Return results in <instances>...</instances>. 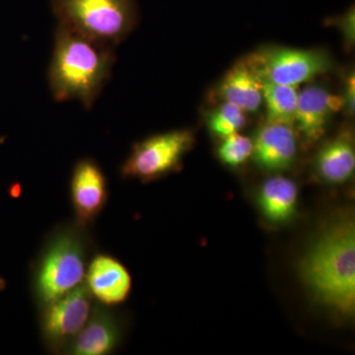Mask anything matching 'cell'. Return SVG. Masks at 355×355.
<instances>
[{
	"label": "cell",
	"instance_id": "4fadbf2b",
	"mask_svg": "<svg viewBox=\"0 0 355 355\" xmlns=\"http://www.w3.org/2000/svg\"><path fill=\"white\" fill-rule=\"evenodd\" d=\"M218 93L224 102L239 107L245 113L259 111L263 103L261 80L245 60L233 65L225 74Z\"/></svg>",
	"mask_w": 355,
	"mask_h": 355
},
{
	"label": "cell",
	"instance_id": "8fae6325",
	"mask_svg": "<svg viewBox=\"0 0 355 355\" xmlns=\"http://www.w3.org/2000/svg\"><path fill=\"white\" fill-rule=\"evenodd\" d=\"M343 109L342 96L326 88L312 85L299 93L294 125L309 142H316L326 133L331 116Z\"/></svg>",
	"mask_w": 355,
	"mask_h": 355
},
{
	"label": "cell",
	"instance_id": "e0dca14e",
	"mask_svg": "<svg viewBox=\"0 0 355 355\" xmlns=\"http://www.w3.org/2000/svg\"><path fill=\"white\" fill-rule=\"evenodd\" d=\"M246 113L239 107L225 102L210 112L207 116L210 132L220 139H225L239 132L246 125Z\"/></svg>",
	"mask_w": 355,
	"mask_h": 355
},
{
	"label": "cell",
	"instance_id": "30bf717a",
	"mask_svg": "<svg viewBox=\"0 0 355 355\" xmlns=\"http://www.w3.org/2000/svg\"><path fill=\"white\" fill-rule=\"evenodd\" d=\"M84 284L96 302L118 307L130 298L132 277L113 254L96 252L89 261Z\"/></svg>",
	"mask_w": 355,
	"mask_h": 355
},
{
	"label": "cell",
	"instance_id": "7c38bea8",
	"mask_svg": "<svg viewBox=\"0 0 355 355\" xmlns=\"http://www.w3.org/2000/svg\"><path fill=\"white\" fill-rule=\"evenodd\" d=\"M252 156L261 169L270 172L289 169L295 161L297 141L293 127L266 123L257 132Z\"/></svg>",
	"mask_w": 355,
	"mask_h": 355
},
{
	"label": "cell",
	"instance_id": "ac0fdd59",
	"mask_svg": "<svg viewBox=\"0 0 355 355\" xmlns=\"http://www.w3.org/2000/svg\"><path fill=\"white\" fill-rule=\"evenodd\" d=\"M253 140L236 132L223 139L218 148V158L229 167H239L253 154Z\"/></svg>",
	"mask_w": 355,
	"mask_h": 355
},
{
	"label": "cell",
	"instance_id": "5b68a950",
	"mask_svg": "<svg viewBox=\"0 0 355 355\" xmlns=\"http://www.w3.org/2000/svg\"><path fill=\"white\" fill-rule=\"evenodd\" d=\"M195 144L191 130L157 133L133 144L120 168L123 180L149 183L176 172Z\"/></svg>",
	"mask_w": 355,
	"mask_h": 355
},
{
	"label": "cell",
	"instance_id": "5bb4252c",
	"mask_svg": "<svg viewBox=\"0 0 355 355\" xmlns=\"http://www.w3.org/2000/svg\"><path fill=\"white\" fill-rule=\"evenodd\" d=\"M315 167L319 176L331 184H342L354 176L355 151L349 132H343L317 154Z\"/></svg>",
	"mask_w": 355,
	"mask_h": 355
},
{
	"label": "cell",
	"instance_id": "7a4b0ae2",
	"mask_svg": "<svg viewBox=\"0 0 355 355\" xmlns=\"http://www.w3.org/2000/svg\"><path fill=\"white\" fill-rule=\"evenodd\" d=\"M96 252L89 227L74 219L55 226L30 266V291L37 310L81 286Z\"/></svg>",
	"mask_w": 355,
	"mask_h": 355
},
{
	"label": "cell",
	"instance_id": "d6986e66",
	"mask_svg": "<svg viewBox=\"0 0 355 355\" xmlns=\"http://www.w3.org/2000/svg\"><path fill=\"white\" fill-rule=\"evenodd\" d=\"M354 20L355 12L354 7H350L349 10L343 15L338 16L335 18V24L338 26L342 32L343 38H345V43L349 48H352L354 44Z\"/></svg>",
	"mask_w": 355,
	"mask_h": 355
},
{
	"label": "cell",
	"instance_id": "44dd1931",
	"mask_svg": "<svg viewBox=\"0 0 355 355\" xmlns=\"http://www.w3.org/2000/svg\"><path fill=\"white\" fill-rule=\"evenodd\" d=\"M6 279H2V277H0V291H4V289L6 288Z\"/></svg>",
	"mask_w": 355,
	"mask_h": 355
},
{
	"label": "cell",
	"instance_id": "ffe728a7",
	"mask_svg": "<svg viewBox=\"0 0 355 355\" xmlns=\"http://www.w3.org/2000/svg\"><path fill=\"white\" fill-rule=\"evenodd\" d=\"M354 72H350L345 83V94L342 96L343 100V108L347 112V114H354Z\"/></svg>",
	"mask_w": 355,
	"mask_h": 355
},
{
	"label": "cell",
	"instance_id": "277c9868",
	"mask_svg": "<svg viewBox=\"0 0 355 355\" xmlns=\"http://www.w3.org/2000/svg\"><path fill=\"white\" fill-rule=\"evenodd\" d=\"M58 24L116 46L139 20L135 0H51Z\"/></svg>",
	"mask_w": 355,
	"mask_h": 355
},
{
	"label": "cell",
	"instance_id": "8992f818",
	"mask_svg": "<svg viewBox=\"0 0 355 355\" xmlns=\"http://www.w3.org/2000/svg\"><path fill=\"white\" fill-rule=\"evenodd\" d=\"M261 81L297 87L333 69V60L322 49L266 46L245 58Z\"/></svg>",
	"mask_w": 355,
	"mask_h": 355
},
{
	"label": "cell",
	"instance_id": "2e32d148",
	"mask_svg": "<svg viewBox=\"0 0 355 355\" xmlns=\"http://www.w3.org/2000/svg\"><path fill=\"white\" fill-rule=\"evenodd\" d=\"M265 102L266 123H282L294 127L297 109L298 91L292 86L261 81Z\"/></svg>",
	"mask_w": 355,
	"mask_h": 355
},
{
	"label": "cell",
	"instance_id": "9c48e42d",
	"mask_svg": "<svg viewBox=\"0 0 355 355\" xmlns=\"http://www.w3.org/2000/svg\"><path fill=\"white\" fill-rule=\"evenodd\" d=\"M127 327V318L120 310L95 301L85 326L64 355L113 354L120 349Z\"/></svg>",
	"mask_w": 355,
	"mask_h": 355
},
{
	"label": "cell",
	"instance_id": "6da1fadb",
	"mask_svg": "<svg viewBox=\"0 0 355 355\" xmlns=\"http://www.w3.org/2000/svg\"><path fill=\"white\" fill-rule=\"evenodd\" d=\"M116 60V46L57 25L48 70L53 100H76L92 109L111 79Z\"/></svg>",
	"mask_w": 355,
	"mask_h": 355
},
{
	"label": "cell",
	"instance_id": "ba28073f",
	"mask_svg": "<svg viewBox=\"0 0 355 355\" xmlns=\"http://www.w3.org/2000/svg\"><path fill=\"white\" fill-rule=\"evenodd\" d=\"M108 179L96 159H79L72 169L69 198L74 220L81 225L95 223L109 202Z\"/></svg>",
	"mask_w": 355,
	"mask_h": 355
},
{
	"label": "cell",
	"instance_id": "3957f363",
	"mask_svg": "<svg viewBox=\"0 0 355 355\" xmlns=\"http://www.w3.org/2000/svg\"><path fill=\"white\" fill-rule=\"evenodd\" d=\"M301 275L327 305L352 315L355 307V231L352 221L329 228L301 263Z\"/></svg>",
	"mask_w": 355,
	"mask_h": 355
},
{
	"label": "cell",
	"instance_id": "9a60e30c",
	"mask_svg": "<svg viewBox=\"0 0 355 355\" xmlns=\"http://www.w3.org/2000/svg\"><path fill=\"white\" fill-rule=\"evenodd\" d=\"M297 186L284 177H275L261 186L259 205L263 216L272 222L288 220L297 205Z\"/></svg>",
	"mask_w": 355,
	"mask_h": 355
},
{
	"label": "cell",
	"instance_id": "52a82bcc",
	"mask_svg": "<svg viewBox=\"0 0 355 355\" xmlns=\"http://www.w3.org/2000/svg\"><path fill=\"white\" fill-rule=\"evenodd\" d=\"M94 303L92 294L83 282L73 291L37 310L40 338L49 354H64L85 326Z\"/></svg>",
	"mask_w": 355,
	"mask_h": 355
}]
</instances>
